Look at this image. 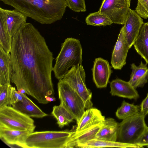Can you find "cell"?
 Masks as SVG:
<instances>
[{"mask_svg": "<svg viewBox=\"0 0 148 148\" xmlns=\"http://www.w3.org/2000/svg\"><path fill=\"white\" fill-rule=\"evenodd\" d=\"M11 82L24 89L41 103L45 96H53L52 52L44 37L31 23H23L12 37L10 52Z\"/></svg>", "mask_w": 148, "mask_h": 148, "instance_id": "1", "label": "cell"}, {"mask_svg": "<svg viewBox=\"0 0 148 148\" xmlns=\"http://www.w3.org/2000/svg\"><path fill=\"white\" fill-rule=\"evenodd\" d=\"M42 24L62 19L67 7L66 0H0Z\"/></svg>", "mask_w": 148, "mask_h": 148, "instance_id": "2", "label": "cell"}, {"mask_svg": "<svg viewBox=\"0 0 148 148\" xmlns=\"http://www.w3.org/2000/svg\"><path fill=\"white\" fill-rule=\"evenodd\" d=\"M82 53L79 40L72 38L66 39L62 44L53 68L55 77L59 80L62 79L70 67L81 64Z\"/></svg>", "mask_w": 148, "mask_h": 148, "instance_id": "3", "label": "cell"}, {"mask_svg": "<svg viewBox=\"0 0 148 148\" xmlns=\"http://www.w3.org/2000/svg\"><path fill=\"white\" fill-rule=\"evenodd\" d=\"M75 132L61 131L34 132L26 138V148H66L69 138Z\"/></svg>", "mask_w": 148, "mask_h": 148, "instance_id": "4", "label": "cell"}, {"mask_svg": "<svg viewBox=\"0 0 148 148\" xmlns=\"http://www.w3.org/2000/svg\"><path fill=\"white\" fill-rule=\"evenodd\" d=\"M145 116L140 111L136 114L123 120L119 123L117 141L136 145L148 127L145 121Z\"/></svg>", "mask_w": 148, "mask_h": 148, "instance_id": "5", "label": "cell"}, {"mask_svg": "<svg viewBox=\"0 0 148 148\" xmlns=\"http://www.w3.org/2000/svg\"><path fill=\"white\" fill-rule=\"evenodd\" d=\"M58 88L60 104L73 115L77 124L86 109L84 101L63 79L59 80Z\"/></svg>", "mask_w": 148, "mask_h": 148, "instance_id": "6", "label": "cell"}, {"mask_svg": "<svg viewBox=\"0 0 148 148\" xmlns=\"http://www.w3.org/2000/svg\"><path fill=\"white\" fill-rule=\"evenodd\" d=\"M0 126L33 131L36 127L34 121L31 117L9 106L0 108Z\"/></svg>", "mask_w": 148, "mask_h": 148, "instance_id": "7", "label": "cell"}, {"mask_svg": "<svg viewBox=\"0 0 148 148\" xmlns=\"http://www.w3.org/2000/svg\"><path fill=\"white\" fill-rule=\"evenodd\" d=\"M81 97L86 109L92 107V94L86 84V74L82 64L72 66L63 79Z\"/></svg>", "mask_w": 148, "mask_h": 148, "instance_id": "8", "label": "cell"}, {"mask_svg": "<svg viewBox=\"0 0 148 148\" xmlns=\"http://www.w3.org/2000/svg\"><path fill=\"white\" fill-rule=\"evenodd\" d=\"M130 3V0H103L99 11L107 16L113 23L123 25Z\"/></svg>", "mask_w": 148, "mask_h": 148, "instance_id": "9", "label": "cell"}, {"mask_svg": "<svg viewBox=\"0 0 148 148\" xmlns=\"http://www.w3.org/2000/svg\"><path fill=\"white\" fill-rule=\"evenodd\" d=\"M130 48L125 36L123 26L120 30L112 53L111 62L114 69L121 70L126 64L127 54Z\"/></svg>", "mask_w": 148, "mask_h": 148, "instance_id": "10", "label": "cell"}, {"mask_svg": "<svg viewBox=\"0 0 148 148\" xmlns=\"http://www.w3.org/2000/svg\"><path fill=\"white\" fill-rule=\"evenodd\" d=\"M144 23L141 17L135 10L129 9L124 23V32L130 48L133 45Z\"/></svg>", "mask_w": 148, "mask_h": 148, "instance_id": "11", "label": "cell"}, {"mask_svg": "<svg viewBox=\"0 0 148 148\" xmlns=\"http://www.w3.org/2000/svg\"><path fill=\"white\" fill-rule=\"evenodd\" d=\"M34 131L10 129L0 126V138L12 148H26L25 140L27 136Z\"/></svg>", "mask_w": 148, "mask_h": 148, "instance_id": "12", "label": "cell"}, {"mask_svg": "<svg viewBox=\"0 0 148 148\" xmlns=\"http://www.w3.org/2000/svg\"><path fill=\"white\" fill-rule=\"evenodd\" d=\"M92 70V79L96 87L106 88L112 72L108 61L100 57L96 58Z\"/></svg>", "mask_w": 148, "mask_h": 148, "instance_id": "13", "label": "cell"}, {"mask_svg": "<svg viewBox=\"0 0 148 148\" xmlns=\"http://www.w3.org/2000/svg\"><path fill=\"white\" fill-rule=\"evenodd\" d=\"M0 16L3 18L10 36L16 34L21 25L26 22L27 17L16 9L12 10L0 7Z\"/></svg>", "mask_w": 148, "mask_h": 148, "instance_id": "14", "label": "cell"}, {"mask_svg": "<svg viewBox=\"0 0 148 148\" xmlns=\"http://www.w3.org/2000/svg\"><path fill=\"white\" fill-rule=\"evenodd\" d=\"M110 93L112 96L127 98L137 99L139 95L135 88L129 82L116 78L110 83Z\"/></svg>", "mask_w": 148, "mask_h": 148, "instance_id": "15", "label": "cell"}, {"mask_svg": "<svg viewBox=\"0 0 148 148\" xmlns=\"http://www.w3.org/2000/svg\"><path fill=\"white\" fill-rule=\"evenodd\" d=\"M105 118L101 111L91 108L85 111L78 123L75 132L77 133L105 121Z\"/></svg>", "mask_w": 148, "mask_h": 148, "instance_id": "16", "label": "cell"}, {"mask_svg": "<svg viewBox=\"0 0 148 148\" xmlns=\"http://www.w3.org/2000/svg\"><path fill=\"white\" fill-rule=\"evenodd\" d=\"M105 121L82 131L77 133L75 132L68 140L66 148L76 147L79 145L95 139L97 134L104 125Z\"/></svg>", "mask_w": 148, "mask_h": 148, "instance_id": "17", "label": "cell"}, {"mask_svg": "<svg viewBox=\"0 0 148 148\" xmlns=\"http://www.w3.org/2000/svg\"><path fill=\"white\" fill-rule=\"evenodd\" d=\"M12 106L30 117L42 118L48 115L29 99L26 94H23L22 101L14 103Z\"/></svg>", "mask_w": 148, "mask_h": 148, "instance_id": "18", "label": "cell"}, {"mask_svg": "<svg viewBox=\"0 0 148 148\" xmlns=\"http://www.w3.org/2000/svg\"><path fill=\"white\" fill-rule=\"evenodd\" d=\"M147 64H145L141 61L138 66H136L134 63L131 65L132 71L128 82L135 89L143 87L148 82V68Z\"/></svg>", "mask_w": 148, "mask_h": 148, "instance_id": "19", "label": "cell"}, {"mask_svg": "<svg viewBox=\"0 0 148 148\" xmlns=\"http://www.w3.org/2000/svg\"><path fill=\"white\" fill-rule=\"evenodd\" d=\"M119 123L113 118L105 119L104 125L97 134L95 139L116 141L118 137Z\"/></svg>", "mask_w": 148, "mask_h": 148, "instance_id": "20", "label": "cell"}, {"mask_svg": "<svg viewBox=\"0 0 148 148\" xmlns=\"http://www.w3.org/2000/svg\"><path fill=\"white\" fill-rule=\"evenodd\" d=\"M133 45L137 53L148 64V23L143 25Z\"/></svg>", "mask_w": 148, "mask_h": 148, "instance_id": "21", "label": "cell"}, {"mask_svg": "<svg viewBox=\"0 0 148 148\" xmlns=\"http://www.w3.org/2000/svg\"><path fill=\"white\" fill-rule=\"evenodd\" d=\"M11 72L10 53L0 45V86L10 84Z\"/></svg>", "mask_w": 148, "mask_h": 148, "instance_id": "22", "label": "cell"}, {"mask_svg": "<svg viewBox=\"0 0 148 148\" xmlns=\"http://www.w3.org/2000/svg\"><path fill=\"white\" fill-rule=\"evenodd\" d=\"M77 147L84 148H103L116 147L121 148H140L136 144L125 143L118 141H111L94 139L88 142L78 145Z\"/></svg>", "mask_w": 148, "mask_h": 148, "instance_id": "23", "label": "cell"}, {"mask_svg": "<svg viewBox=\"0 0 148 148\" xmlns=\"http://www.w3.org/2000/svg\"><path fill=\"white\" fill-rule=\"evenodd\" d=\"M51 114L56 119L57 124L61 128L75 120L73 115L61 104L53 106Z\"/></svg>", "mask_w": 148, "mask_h": 148, "instance_id": "24", "label": "cell"}, {"mask_svg": "<svg viewBox=\"0 0 148 148\" xmlns=\"http://www.w3.org/2000/svg\"><path fill=\"white\" fill-rule=\"evenodd\" d=\"M140 111V105H135L123 100L121 106L117 109L116 115L119 119L123 120L137 114Z\"/></svg>", "mask_w": 148, "mask_h": 148, "instance_id": "25", "label": "cell"}, {"mask_svg": "<svg viewBox=\"0 0 148 148\" xmlns=\"http://www.w3.org/2000/svg\"><path fill=\"white\" fill-rule=\"evenodd\" d=\"M85 21L87 25L92 26H106L113 23L109 17L99 11L90 14L86 18Z\"/></svg>", "mask_w": 148, "mask_h": 148, "instance_id": "26", "label": "cell"}, {"mask_svg": "<svg viewBox=\"0 0 148 148\" xmlns=\"http://www.w3.org/2000/svg\"><path fill=\"white\" fill-rule=\"evenodd\" d=\"M12 39L3 18L0 16V45L9 53L11 50Z\"/></svg>", "mask_w": 148, "mask_h": 148, "instance_id": "27", "label": "cell"}, {"mask_svg": "<svg viewBox=\"0 0 148 148\" xmlns=\"http://www.w3.org/2000/svg\"><path fill=\"white\" fill-rule=\"evenodd\" d=\"M10 84L0 86V108L10 106L11 87Z\"/></svg>", "mask_w": 148, "mask_h": 148, "instance_id": "28", "label": "cell"}, {"mask_svg": "<svg viewBox=\"0 0 148 148\" xmlns=\"http://www.w3.org/2000/svg\"><path fill=\"white\" fill-rule=\"evenodd\" d=\"M67 7L75 12H84L86 10L84 0H66Z\"/></svg>", "mask_w": 148, "mask_h": 148, "instance_id": "29", "label": "cell"}, {"mask_svg": "<svg viewBox=\"0 0 148 148\" xmlns=\"http://www.w3.org/2000/svg\"><path fill=\"white\" fill-rule=\"evenodd\" d=\"M135 11L141 18H148V0H138Z\"/></svg>", "mask_w": 148, "mask_h": 148, "instance_id": "30", "label": "cell"}, {"mask_svg": "<svg viewBox=\"0 0 148 148\" xmlns=\"http://www.w3.org/2000/svg\"><path fill=\"white\" fill-rule=\"evenodd\" d=\"M23 94L19 93L18 90H16L14 87H11L10 106L14 103L19 101H22L23 99Z\"/></svg>", "mask_w": 148, "mask_h": 148, "instance_id": "31", "label": "cell"}, {"mask_svg": "<svg viewBox=\"0 0 148 148\" xmlns=\"http://www.w3.org/2000/svg\"><path fill=\"white\" fill-rule=\"evenodd\" d=\"M136 145L141 147L147 146L148 147V127L136 143Z\"/></svg>", "mask_w": 148, "mask_h": 148, "instance_id": "32", "label": "cell"}, {"mask_svg": "<svg viewBox=\"0 0 148 148\" xmlns=\"http://www.w3.org/2000/svg\"><path fill=\"white\" fill-rule=\"evenodd\" d=\"M140 106V112L144 116L148 114V93L142 102Z\"/></svg>", "mask_w": 148, "mask_h": 148, "instance_id": "33", "label": "cell"}, {"mask_svg": "<svg viewBox=\"0 0 148 148\" xmlns=\"http://www.w3.org/2000/svg\"><path fill=\"white\" fill-rule=\"evenodd\" d=\"M45 98L46 100L49 103L52 101H55L56 100V98L53 96H45Z\"/></svg>", "mask_w": 148, "mask_h": 148, "instance_id": "34", "label": "cell"}, {"mask_svg": "<svg viewBox=\"0 0 148 148\" xmlns=\"http://www.w3.org/2000/svg\"><path fill=\"white\" fill-rule=\"evenodd\" d=\"M18 92L21 94H27V92L23 88H20L17 90Z\"/></svg>", "mask_w": 148, "mask_h": 148, "instance_id": "35", "label": "cell"}]
</instances>
